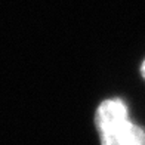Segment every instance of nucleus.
Returning a JSON list of instances; mask_svg holds the SVG:
<instances>
[{
  "label": "nucleus",
  "mask_w": 145,
  "mask_h": 145,
  "mask_svg": "<svg viewBox=\"0 0 145 145\" xmlns=\"http://www.w3.org/2000/svg\"><path fill=\"white\" fill-rule=\"evenodd\" d=\"M95 121L101 145H145V130L130 121L126 104L118 98L98 107Z\"/></svg>",
  "instance_id": "nucleus-1"
},
{
  "label": "nucleus",
  "mask_w": 145,
  "mask_h": 145,
  "mask_svg": "<svg viewBox=\"0 0 145 145\" xmlns=\"http://www.w3.org/2000/svg\"><path fill=\"white\" fill-rule=\"evenodd\" d=\"M141 71H142V76H144V78H145V61L142 62V68H141Z\"/></svg>",
  "instance_id": "nucleus-2"
}]
</instances>
